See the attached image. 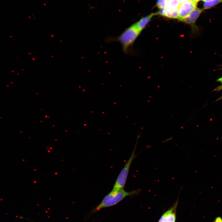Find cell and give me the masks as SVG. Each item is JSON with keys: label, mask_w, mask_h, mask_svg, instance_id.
I'll use <instances>...</instances> for the list:
<instances>
[{"label": "cell", "mask_w": 222, "mask_h": 222, "mask_svg": "<svg viewBox=\"0 0 222 222\" xmlns=\"http://www.w3.org/2000/svg\"><path fill=\"white\" fill-rule=\"evenodd\" d=\"M222 3V0H216L215 1L204 2L203 4L204 10L210 8L219 3Z\"/></svg>", "instance_id": "cell-10"}, {"label": "cell", "mask_w": 222, "mask_h": 222, "mask_svg": "<svg viewBox=\"0 0 222 222\" xmlns=\"http://www.w3.org/2000/svg\"><path fill=\"white\" fill-rule=\"evenodd\" d=\"M141 32L134 23L126 29L118 36L109 38L107 40L109 42H119L122 46L123 51L128 54L130 52L131 47Z\"/></svg>", "instance_id": "cell-2"}, {"label": "cell", "mask_w": 222, "mask_h": 222, "mask_svg": "<svg viewBox=\"0 0 222 222\" xmlns=\"http://www.w3.org/2000/svg\"><path fill=\"white\" fill-rule=\"evenodd\" d=\"M179 4L177 0H167L165 7L173 10H178Z\"/></svg>", "instance_id": "cell-9"}, {"label": "cell", "mask_w": 222, "mask_h": 222, "mask_svg": "<svg viewBox=\"0 0 222 222\" xmlns=\"http://www.w3.org/2000/svg\"><path fill=\"white\" fill-rule=\"evenodd\" d=\"M154 15H155L154 14H151L142 17L135 23L137 28L141 32L146 27Z\"/></svg>", "instance_id": "cell-8"}, {"label": "cell", "mask_w": 222, "mask_h": 222, "mask_svg": "<svg viewBox=\"0 0 222 222\" xmlns=\"http://www.w3.org/2000/svg\"><path fill=\"white\" fill-rule=\"evenodd\" d=\"M166 1L167 0H158L156 5L160 9L164 8L165 7Z\"/></svg>", "instance_id": "cell-11"}, {"label": "cell", "mask_w": 222, "mask_h": 222, "mask_svg": "<svg viewBox=\"0 0 222 222\" xmlns=\"http://www.w3.org/2000/svg\"><path fill=\"white\" fill-rule=\"evenodd\" d=\"M179 198L173 205L161 216L158 222H176Z\"/></svg>", "instance_id": "cell-5"}, {"label": "cell", "mask_w": 222, "mask_h": 222, "mask_svg": "<svg viewBox=\"0 0 222 222\" xmlns=\"http://www.w3.org/2000/svg\"><path fill=\"white\" fill-rule=\"evenodd\" d=\"M201 0L203 1L204 2H212V1H215L216 0Z\"/></svg>", "instance_id": "cell-15"}, {"label": "cell", "mask_w": 222, "mask_h": 222, "mask_svg": "<svg viewBox=\"0 0 222 222\" xmlns=\"http://www.w3.org/2000/svg\"><path fill=\"white\" fill-rule=\"evenodd\" d=\"M179 3H182L191 0H177Z\"/></svg>", "instance_id": "cell-14"}, {"label": "cell", "mask_w": 222, "mask_h": 222, "mask_svg": "<svg viewBox=\"0 0 222 222\" xmlns=\"http://www.w3.org/2000/svg\"><path fill=\"white\" fill-rule=\"evenodd\" d=\"M214 222H222V218L220 216L216 217L215 218Z\"/></svg>", "instance_id": "cell-13"}, {"label": "cell", "mask_w": 222, "mask_h": 222, "mask_svg": "<svg viewBox=\"0 0 222 222\" xmlns=\"http://www.w3.org/2000/svg\"><path fill=\"white\" fill-rule=\"evenodd\" d=\"M141 191V189H138L131 191H127L124 188L115 191L112 190L104 197L92 212L94 213L103 208L115 205L126 197L137 195Z\"/></svg>", "instance_id": "cell-1"}, {"label": "cell", "mask_w": 222, "mask_h": 222, "mask_svg": "<svg viewBox=\"0 0 222 222\" xmlns=\"http://www.w3.org/2000/svg\"></svg>", "instance_id": "cell-17"}, {"label": "cell", "mask_w": 222, "mask_h": 222, "mask_svg": "<svg viewBox=\"0 0 222 222\" xmlns=\"http://www.w3.org/2000/svg\"><path fill=\"white\" fill-rule=\"evenodd\" d=\"M203 10V9L197 8L185 17L179 20L180 21L190 25L195 29L197 27L195 26V23Z\"/></svg>", "instance_id": "cell-6"}, {"label": "cell", "mask_w": 222, "mask_h": 222, "mask_svg": "<svg viewBox=\"0 0 222 222\" xmlns=\"http://www.w3.org/2000/svg\"><path fill=\"white\" fill-rule=\"evenodd\" d=\"M137 144L136 143L132 153L125 164L124 167L119 174L112 190L115 191L124 188L131 164L136 157L135 154V150Z\"/></svg>", "instance_id": "cell-3"}, {"label": "cell", "mask_w": 222, "mask_h": 222, "mask_svg": "<svg viewBox=\"0 0 222 222\" xmlns=\"http://www.w3.org/2000/svg\"><path fill=\"white\" fill-rule=\"evenodd\" d=\"M191 0L197 3L198 2H199V1H200L201 0Z\"/></svg>", "instance_id": "cell-16"}, {"label": "cell", "mask_w": 222, "mask_h": 222, "mask_svg": "<svg viewBox=\"0 0 222 222\" xmlns=\"http://www.w3.org/2000/svg\"><path fill=\"white\" fill-rule=\"evenodd\" d=\"M155 14L171 18H179L178 10L174 11L166 7L160 9L158 12L154 14Z\"/></svg>", "instance_id": "cell-7"}, {"label": "cell", "mask_w": 222, "mask_h": 222, "mask_svg": "<svg viewBox=\"0 0 222 222\" xmlns=\"http://www.w3.org/2000/svg\"><path fill=\"white\" fill-rule=\"evenodd\" d=\"M217 81L218 82H220L222 84V77L221 78H219ZM222 88V85L216 88L215 89V90H220Z\"/></svg>", "instance_id": "cell-12"}, {"label": "cell", "mask_w": 222, "mask_h": 222, "mask_svg": "<svg viewBox=\"0 0 222 222\" xmlns=\"http://www.w3.org/2000/svg\"><path fill=\"white\" fill-rule=\"evenodd\" d=\"M197 3L191 0L180 3L178 9V19L184 18L197 8Z\"/></svg>", "instance_id": "cell-4"}]
</instances>
